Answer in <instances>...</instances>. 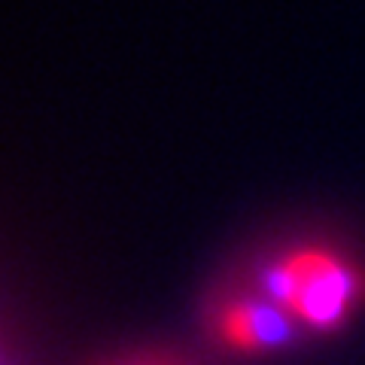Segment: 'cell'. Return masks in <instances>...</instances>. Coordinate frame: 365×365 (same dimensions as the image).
I'll return each mask as SVG.
<instances>
[{
  "mask_svg": "<svg viewBox=\"0 0 365 365\" xmlns=\"http://www.w3.org/2000/svg\"><path fill=\"white\" fill-rule=\"evenodd\" d=\"M259 295L289 311L299 326L335 332L365 299V274L329 247H295L259 271Z\"/></svg>",
  "mask_w": 365,
  "mask_h": 365,
  "instance_id": "obj_1",
  "label": "cell"
},
{
  "mask_svg": "<svg viewBox=\"0 0 365 365\" xmlns=\"http://www.w3.org/2000/svg\"><path fill=\"white\" fill-rule=\"evenodd\" d=\"M220 338L228 347L259 353V350H277L287 347L299 335V319L289 311L271 304L262 295L253 299H235L220 311Z\"/></svg>",
  "mask_w": 365,
  "mask_h": 365,
  "instance_id": "obj_2",
  "label": "cell"
}]
</instances>
